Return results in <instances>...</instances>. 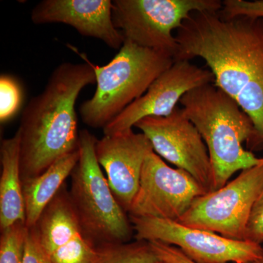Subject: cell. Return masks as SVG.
Here are the masks:
<instances>
[{
    "label": "cell",
    "mask_w": 263,
    "mask_h": 263,
    "mask_svg": "<svg viewBox=\"0 0 263 263\" xmlns=\"http://www.w3.org/2000/svg\"><path fill=\"white\" fill-rule=\"evenodd\" d=\"M22 263H53L41 245L34 227L28 228Z\"/></svg>",
    "instance_id": "obj_22"
},
{
    "label": "cell",
    "mask_w": 263,
    "mask_h": 263,
    "mask_svg": "<svg viewBox=\"0 0 263 263\" xmlns=\"http://www.w3.org/2000/svg\"><path fill=\"white\" fill-rule=\"evenodd\" d=\"M209 193L182 169L167 165L155 152L147 155L129 216L179 221L194 202Z\"/></svg>",
    "instance_id": "obj_9"
},
{
    "label": "cell",
    "mask_w": 263,
    "mask_h": 263,
    "mask_svg": "<svg viewBox=\"0 0 263 263\" xmlns=\"http://www.w3.org/2000/svg\"><path fill=\"white\" fill-rule=\"evenodd\" d=\"M219 14L224 19L237 17L263 19V0H226L222 2V8Z\"/></svg>",
    "instance_id": "obj_20"
},
{
    "label": "cell",
    "mask_w": 263,
    "mask_h": 263,
    "mask_svg": "<svg viewBox=\"0 0 263 263\" xmlns=\"http://www.w3.org/2000/svg\"><path fill=\"white\" fill-rule=\"evenodd\" d=\"M95 84L89 63L63 62L52 72L42 92L29 100L18 129L22 181L42 174L79 149L76 100L84 88Z\"/></svg>",
    "instance_id": "obj_2"
},
{
    "label": "cell",
    "mask_w": 263,
    "mask_h": 263,
    "mask_svg": "<svg viewBox=\"0 0 263 263\" xmlns=\"http://www.w3.org/2000/svg\"><path fill=\"white\" fill-rule=\"evenodd\" d=\"M180 103L206 145L212 164V191L224 186L238 171L262 162L263 158L252 152L256 131L252 119L215 85H204L189 91Z\"/></svg>",
    "instance_id": "obj_3"
},
{
    "label": "cell",
    "mask_w": 263,
    "mask_h": 263,
    "mask_svg": "<svg viewBox=\"0 0 263 263\" xmlns=\"http://www.w3.org/2000/svg\"><path fill=\"white\" fill-rule=\"evenodd\" d=\"M34 228L53 263H84L95 252L96 247L85 236L65 185Z\"/></svg>",
    "instance_id": "obj_13"
},
{
    "label": "cell",
    "mask_w": 263,
    "mask_h": 263,
    "mask_svg": "<svg viewBox=\"0 0 263 263\" xmlns=\"http://www.w3.org/2000/svg\"><path fill=\"white\" fill-rule=\"evenodd\" d=\"M157 257L162 262L167 263H195L174 246L159 241H148Z\"/></svg>",
    "instance_id": "obj_23"
},
{
    "label": "cell",
    "mask_w": 263,
    "mask_h": 263,
    "mask_svg": "<svg viewBox=\"0 0 263 263\" xmlns=\"http://www.w3.org/2000/svg\"><path fill=\"white\" fill-rule=\"evenodd\" d=\"M245 240L258 245L263 243V193L252 208L246 228Z\"/></svg>",
    "instance_id": "obj_21"
},
{
    "label": "cell",
    "mask_w": 263,
    "mask_h": 263,
    "mask_svg": "<svg viewBox=\"0 0 263 263\" xmlns=\"http://www.w3.org/2000/svg\"><path fill=\"white\" fill-rule=\"evenodd\" d=\"M162 263H167V262H162Z\"/></svg>",
    "instance_id": "obj_25"
},
{
    "label": "cell",
    "mask_w": 263,
    "mask_h": 263,
    "mask_svg": "<svg viewBox=\"0 0 263 263\" xmlns=\"http://www.w3.org/2000/svg\"><path fill=\"white\" fill-rule=\"evenodd\" d=\"M97 141L87 129L79 131V160L71 174L69 195L85 236L98 248L126 243L134 230L99 164Z\"/></svg>",
    "instance_id": "obj_5"
},
{
    "label": "cell",
    "mask_w": 263,
    "mask_h": 263,
    "mask_svg": "<svg viewBox=\"0 0 263 263\" xmlns=\"http://www.w3.org/2000/svg\"><path fill=\"white\" fill-rule=\"evenodd\" d=\"M210 70L194 65L190 60H176L149 86L103 128L104 136L130 130L137 122L149 117H167L189 91L214 82Z\"/></svg>",
    "instance_id": "obj_11"
},
{
    "label": "cell",
    "mask_w": 263,
    "mask_h": 263,
    "mask_svg": "<svg viewBox=\"0 0 263 263\" xmlns=\"http://www.w3.org/2000/svg\"><path fill=\"white\" fill-rule=\"evenodd\" d=\"M137 240L174 246L195 263H247L262 255V245L230 239L179 221L129 216Z\"/></svg>",
    "instance_id": "obj_8"
},
{
    "label": "cell",
    "mask_w": 263,
    "mask_h": 263,
    "mask_svg": "<svg viewBox=\"0 0 263 263\" xmlns=\"http://www.w3.org/2000/svg\"><path fill=\"white\" fill-rule=\"evenodd\" d=\"M24 93L18 79L9 74L0 76V122H9L18 113L23 103Z\"/></svg>",
    "instance_id": "obj_19"
},
{
    "label": "cell",
    "mask_w": 263,
    "mask_h": 263,
    "mask_svg": "<svg viewBox=\"0 0 263 263\" xmlns=\"http://www.w3.org/2000/svg\"><path fill=\"white\" fill-rule=\"evenodd\" d=\"M20 133L3 140L0 146V228L25 222V205L20 169Z\"/></svg>",
    "instance_id": "obj_15"
},
{
    "label": "cell",
    "mask_w": 263,
    "mask_h": 263,
    "mask_svg": "<svg viewBox=\"0 0 263 263\" xmlns=\"http://www.w3.org/2000/svg\"><path fill=\"white\" fill-rule=\"evenodd\" d=\"M71 48L95 71L97 88L94 95L81 104L83 122L95 129L103 128L127 107L146 93L151 84L174 64L173 57L124 41L113 60L95 65L86 55Z\"/></svg>",
    "instance_id": "obj_4"
},
{
    "label": "cell",
    "mask_w": 263,
    "mask_h": 263,
    "mask_svg": "<svg viewBox=\"0 0 263 263\" xmlns=\"http://www.w3.org/2000/svg\"><path fill=\"white\" fill-rule=\"evenodd\" d=\"M28 228L24 221H18L1 230L0 263H22Z\"/></svg>",
    "instance_id": "obj_18"
},
{
    "label": "cell",
    "mask_w": 263,
    "mask_h": 263,
    "mask_svg": "<svg viewBox=\"0 0 263 263\" xmlns=\"http://www.w3.org/2000/svg\"><path fill=\"white\" fill-rule=\"evenodd\" d=\"M219 0H114V26L124 41L141 47L162 52L175 60L179 43L174 31L195 12L219 13Z\"/></svg>",
    "instance_id": "obj_6"
},
{
    "label": "cell",
    "mask_w": 263,
    "mask_h": 263,
    "mask_svg": "<svg viewBox=\"0 0 263 263\" xmlns=\"http://www.w3.org/2000/svg\"><path fill=\"white\" fill-rule=\"evenodd\" d=\"M98 249L96 263H162L146 240L102 246Z\"/></svg>",
    "instance_id": "obj_17"
},
{
    "label": "cell",
    "mask_w": 263,
    "mask_h": 263,
    "mask_svg": "<svg viewBox=\"0 0 263 263\" xmlns=\"http://www.w3.org/2000/svg\"><path fill=\"white\" fill-rule=\"evenodd\" d=\"M176 60L200 57L214 85L238 103L256 131L253 150L263 149V19L221 18L195 12L176 31ZM175 60V61H176Z\"/></svg>",
    "instance_id": "obj_1"
},
{
    "label": "cell",
    "mask_w": 263,
    "mask_h": 263,
    "mask_svg": "<svg viewBox=\"0 0 263 263\" xmlns=\"http://www.w3.org/2000/svg\"><path fill=\"white\" fill-rule=\"evenodd\" d=\"M112 8L110 0H43L33 8L31 20L34 24H67L81 35L120 49L124 37L114 26Z\"/></svg>",
    "instance_id": "obj_14"
},
{
    "label": "cell",
    "mask_w": 263,
    "mask_h": 263,
    "mask_svg": "<svg viewBox=\"0 0 263 263\" xmlns=\"http://www.w3.org/2000/svg\"><path fill=\"white\" fill-rule=\"evenodd\" d=\"M153 151L148 138L133 129L104 136L97 141L95 153L99 164L106 174L114 196L126 212L138 192L145 160Z\"/></svg>",
    "instance_id": "obj_12"
},
{
    "label": "cell",
    "mask_w": 263,
    "mask_h": 263,
    "mask_svg": "<svg viewBox=\"0 0 263 263\" xmlns=\"http://www.w3.org/2000/svg\"><path fill=\"white\" fill-rule=\"evenodd\" d=\"M247 263H263V250L262 255H261L260 257H259V258L254 259V260L251 261V262H249Z\"/></svg>",
    "instance_id": "obj_24"
},
{
    "label": "cell",
    "mask_w": 263,
    "mask_h": 263,
    "mask_svg": "<svg viewBox=\"0 0 263 263\" xmlns=\"http://www.w3.org/2000/svg\"><path fill=\"white\" fill-rule=\"evenodd\" d=\"M263 193V161L215 191L197 198L179 223L230 239L245 240L249 216Z\"/></svg>",
    "instance_id": "obj_7"
},
{
    "label": "cell",
    "mask_w": 263,
    "mask_h": 263,
    "mask_svg": "<svg viewBox=\"0 0 263 263\" xmlns=\"http://www.w3.org/2000/svg\"><path fill=\"white\" fill-rule=\"evenodd\" d=\"M79 160V150L57 160L42 174L22 181L25 205V224L34 228L48 204L56 197L71 176Z\"/></svg>",
    "instance_id": "obj_16"
},
{
    "label": "cell",
    "mask_w": 263,
    "mask_h": 263,
    "mask_svg": "<svg viewBox=\"0 0 263 263\" xmlns=\"http://www.w3.org/2000/svg\"><path fill=\"white\" fill-rule=\"evenodd\" d=\"M157 155L191 175L208 192L213 190L210 157L205 142L182 108L167 117H149L137 122Z\"/></svg>",
    "instance_id": "obj_10"
}]
</instances>
